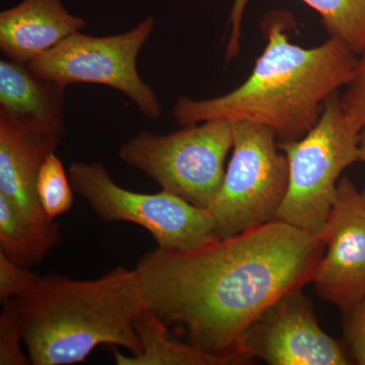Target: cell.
<instances>
[{"label": "cell", "mask_w": 365, "mask_h": 365, "mask_svg": "<svg viewBox=\"0 0 365 365\" xmlns=\"http://www.w3.org/2000/svg\"><path fill=\"white\" fill-rule=\"evenodd\" d=\"M326 247L279 220L188 251L158 248L135 270L146 307L181 324L189 343L222 362L246 361L242 335L276 300L314 282Z\"/></svg>", "instance_id": "1"}, {"label": "cell", "mask_w": 365, "mask_h": 365, "mask_svg": "<svg viewBox=\"0 0 365 365\" xmlns=\"http://www.w3.org/2000/svg\"><path fill=\"white\" fill-rule=\"evenodd\" d=\"M292 16L272 11L263 24L267 45L250 78L222 97L178 98L173 117L180 125L212 120L252 122L268 127L279 143L299 140L318 123L326 101L352 78L356 53L337 38L319 47L290 42Z\"/></svg>", "instance_id": "2"}, {"label": "cell", "mask_w": 365, "mask_h": 365, "mask_svg": "<svg viewBox=\"0 0 365 365\" xmlns=\"http://www.w3.org/2000/svg\"><path fill=\"white\" fill-rule=\"evenodd\" d=\"M16 299L31 364H78L101 345L141 350L134 322L146 306L135 269L93 280L39 277Z\"/></svg>", "instance_id": "3"}, {"label": "cell", "mask_w": 365, "mask_h": 365, "mask_svg": "<svg viewBox=\"0 0 365 365\" xmlns=\"http://www.w3.org/2000/svg\"><path fill=\"white\" fill-rule=\"evenodd\" d=\"M360 131L346 117L336 91L306 135L278 143L287 158L289 182L276 220L319 237L335 202L340 175L359 162Z\"/></svg>", "instance_id": "4"}, {"label": "cell", "mask_w": 365, "mask_h": 365, "mask_svg": "<svg viewBox=\"0 0 365 365\" xmlns=\"http://www.w3.org/2000/svg\"><path fill=\"white\" fill-rule=\"evenodd\" d=\"M232 146V123L212 120L167 135L139 132L118 153L163 190L208 209L222 188L225 158Z\"/></svg>", "instance_id": "5"}, {"label": "cell", "mask_w": 365, "mask_h": 365, "mask_svg": "<svg viewBox=\"0 0 365 365\" xmlns=\"http://www.w3.org/2000/svg\"><path fill=\"white\" fill-rule=\"evenodd\" d=\"M234 146L222 186L208 210L216 237L227 239L277 217L289 182V167L275 133L252 122L232 123Z\"/></svg>", "instance_id": "6"}, {"label": "cell", "mask_w": 365, "mask_h": 365, "mask_svg": "<svg viewBox=\"0 0 365 365\" xmlns=\"http://www.w3.org/2000/svg\"><path fill=\"white\" fill-rule=\"evenodd\" d=\"M68 177L73 191L101 220L140 225L153 235L158 248L188 251L218 239L208 209L165 190L143 194L125 189L102 163H73Z\"/></svg>", "instance_id": "7"}, {"label": "cell", "mask_w": 365, "mask_h": 365, "mask_svg": "<svg viewBox=\"0 0 365 365\" xmlns=\"http://www.w3.org/2000/svg\"><path fill=\"white\" fill-rule=\"evenodd\" d=\"M155 26V18L150 16L120 35L93 37L76 32L26 66L64 88L76 83L115 88L135 103L144 116L160 119L162 105L137 71V57Z\"/></svg>", "instance_id": "8"}, {"label": "cell", "mask_w": 365, "mask_h": 365, "mask_svg": "<svg viewBox=\"0 0 365 365\" xmlns=\"http://www.w3.org/2000/svg\"><path fill=\"white\" fill-rule=\"evenodd\" d=\"M245 360L257 357L271 365L349 364L339 341L327 335L314 314L313 302L295 289L276 300L242 335Z\"/></svg>", "instance_id": "9"}, {"label": "cell", "mask_w": 365, "mask_h": 365, "mask_svg": "<svg viewBox=\"0 0 365 365\" xmlns=\"http://www.w3.org/2000/svg\"><path fill=\"white\" fill-rule=\"evenodd\" d=\"M319 239L326 251L314 278L317 292L345 311L365 297V201L348 178L338 182Z\"/></svg>", "instance_id": "10"}, {"label": "cell", "mask_w": 365, "mask_h": 365, "mask_svg": "<svg viewBox=\"0 0 365 365\" xmlns=\"http://www.w3.org/2000/svg\"><path fill=\"white\" fill-rule=\"evenodd\" d=\"M63 136L21 129L0 117V193L38 225L55 220L45 215L37 191L43 163Z\"/></svg>", "instance_id": "11"}, {"label": "cell", "mask_w": 365, "mask_h": 365, "mask_svg": "<svg viewBox=\"0 0 365 365\" xmlns=\"http://www.w3.org/2000/svg\"><path fill=\"white\" fill-rule=\"evenodd\" d=\"M85 26L61 0H23L0 14V49L7 58L29 64Z\"/></svg>", "instance_id": "12"}, {"label": "cell", "mask_w": 365, "mask_h": 365, "mask_svg": "<svg viewBox=\"0 0 365 365\" xmlns=\"http://www.w3.org/2000/svg\"><path fill=\"white\" fill-rule=\"evenodd\" d=\"M64 91L26 64L0 61V117L14 126L64 136Z\"/></svg>", "instance_id": "13"}, {"label": "cell", "mask_w": 365, "mask_h": 365, "mask_svg": "<svg viewBox=\"0 0 365 365\" xmlns=\"http://www.w3.org/2000/svg\"><path fill=\"white\" fill-rule=\"evenodd\" d=\"M250 0H235L230 13L227 61L241 51L242 21ZM321 16L330 37L337 38L359 55L365 49V0H302Z\"/></svg>", "instance_id": "14"}, {"label": "cell", "mask_w": 365, "mask_h": 365, "mask_svg": "<svg viewBox=\"0 0 365 365\" xmlns=\"http://www.w3.org/2000/svg\"><path fill=\"white\" fill-rule=\"evenodd\" d=\"M168 324L155 312L144 307L134 322L141 350L125 355L114 350L118 365H223L222 362L198 349L170 337Z\"/></svg>", "instance_id": "15"}, {"label": "cell", "mask_w": 365, "mask_h": 365, "mask_svg": "<svg viewBox=\"0 0 365 365\" xmlns=\"http://www.w3.org/2000/svg\"><path fill=\"white\" fill-rule=\"evenodd\" d=\"M61 242L59 225H38L0 193V252L21 267L38 265Z\"/></svg>", "instance_id": "16"}, {"label": "cell", "mask_w": 365, "mask_h": 365, "mask_svg": "<svg viewBox=\"0 0 365 365\" xmlns=\"http://www.w3.org/2000/svg\"><path fill=\"white\" fill-rule=\"evenodd\" d=\"M37 191L41 206L50 220H55L71 210L73 188L63 163L55 153L49 155L41 167Z\"/></svg>", "instance_id": "17"}, {"label": "cell", "mask_w": 365, "mask_h": 365, "mask_svg": "<svg viewBox=\"0 0 365 365\" xmlns=\"http://www.w3.org/2000/svg\"><path fill=\"white\" fill-rule=\"evenodd\" d=\"M23 328L19 314L16 299L2 302L0 313V365H28L30 357L24 353Z\"/></svg>", "instance_id": "18"}, {"label": "cell", "mask_w": 365, "mask_h": 365, "mask_svg": "<svg viewBox=\"0 0 365 365\" xmlns=\"http://www.w3.org/2000/svg\"><path fill=\"white\" fill-rule=\"evenodd\" d=\"M346 117L361 130L365 127V49L360 53L352 78L341 97Z\"/></svg>", "instance_id": "19"}, {"label": "cell", "mask_w": 365, "mask_h": 365, "mask_svg": "<svg viewBox=\"0 0 365 365\" xmlns=\"http://www.w3.org/2000/svg\"><path fill=\"white\" fill-rule=\"evenodd\" d=\"M40 276L14 263L0 252V299L6 302L25 294Z\"/></svg>", "instance_id": "20"}, {"label": "cell", "mask_w": 365, "mask_h": 365, "mask_svg": "<svg viewBox=\"0 0 365 365\" xmlns=\"http://www.w3.org/2000/svg\"><path fill=\"white\" fill-rule=\"evenodd\" d=\"M343 312L346 343L356 364L365 365V297Z\"/></svg>", "instance_id": "21"}, {"label": "cell", "mask_w": 365, "mask_h": 365, "mask_svg": "<svg viewBox=\"0 0 365 365\" xmlns=\"http://www.w3.org/2000/svg\"><path fill=\"white\" fill-rule=\"evenodd\" d=\"M359 160L365 163V127L360 131L359 136Z\"/></svg>", "instance_id": "22"}, {"label": "cell", "mask_w": 365, "mask_h": 365, "mask_svg": "<svg viewBox=\"0 0 365 365\" xmlns=\"http://www.w3.org/2000/svg\"><path fill=\"white\" fill-rule=\"evenodd\" d=\"M361 195L364 197V201H365V189L364 190V192H361Z\"/></svg>", "instance_id": "23"}]
</instances>
